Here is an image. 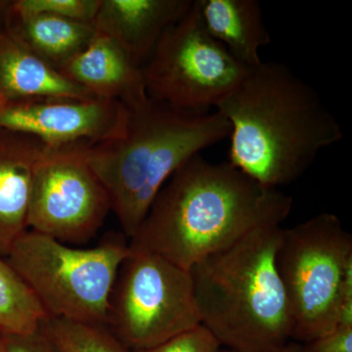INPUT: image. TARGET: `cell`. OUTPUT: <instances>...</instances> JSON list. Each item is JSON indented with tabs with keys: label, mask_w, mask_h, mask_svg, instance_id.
<instances>
[{
	"label": "cell",
	"mask_w": 352,
	"mask_h": 352,
	"mask_svg": "<svg viewBox=\"0 0 352 352\" xmlns=\"http://www.w3.org/2000/svg\"><path fill=\"white\" fill-rule=\"evenodd\" d=\"M293 203L292 197L266 188L228 162L210 163L199 154L157 194L129 248L190 270L254 229L281 226Z\"/></svg>",
	"instance_id": "cell-1"
},
{
	"label": "cell",
	"mask_w": 352,
	"mask_h": 352,
	"mask_svg": "<svg viewBox=\"0 0 352 352\" xmlns=\"http://www.w3.org/2000/svg\"><path fill=\"white\" fill-rule=\"evenodd\" d=\"M215 110L230 124L228 163L266 188L296 182L344 138L318 92L277 62L250 69Z\"/></svg>",
	"instance_id": "cell-2"
},
{
	"label": "cell",
	"mask_w": 352,
	"mask_h": 352,
	"mask_svg": "<svg viewBox=\"0 0 352 352\" xmlns=\"http://www.w3.org/2000/svg\"><path fill=\"white\" fill-rule=\"evenodd\" d=\"M129 109L120 135L82 144V150L131 239L173 173L203 150L228 138L230 124L217 110L188 112L151 98Z\"/></svg>",
	"instance_id": "cell-3"
},
{
	"label": "cell",
	"mask_w": 352,
	"mask_h": 352,
	"mask_svg": "<svg viewBox=\"0 0 352 352\" xmlns=\"http://www.w3.org/2000/svg\"><path fill=\"white\" fill-rule=\"evenodd\" d=\"M283 227L261 226L190 270L201 325L229 351L286 346L293 319L276 254Z\"/></svg>",
	"instance_id": "cell-4"
},
{
	"label": "cell",
	"mask_w": 352,
	"mask_h": 352,
	"mask_svg": "<svg viewBox=\"0 0 352 352\" xmlns=\"http://www.w3.org/2000/svg\"><path fill=\"white\" fill-rule=\"evenodd\" d=\"M129 254V245L122 235L80 249L28 230L6 258L48 317L106 326L113 284Z\"/></svg>",
	"instance_id": "cell-5"
},
{
	"label": "cell",
	"mask_w": 352,
	"mask_h": 352,
	"mask_svg": "<svg viewBox=\"0 0 352 352\" xmlns=\"http://www.w3.org/2000/svg\"><path fill=\"white\" fill-rule=\"evenodd\" d=\"M351 258V234L336 214L323 212L282 229L276 263L293 319L292 339L307 342L337 328Z\"/></svg>",
	"instance_id": "cell-6"
},
{
	"label": "cell",
	"mask_w": 352,
	"mask_h": 352,
	"mask_svg": "<svg viewBox=\"0 0 352 352\" xmlns=\"http://www.w3.org/2000/svg\"><path fill=\"white\" fill-rule=\"evenodd\" d=\"M201 325L190 270L129 248L109 302L106 327L127 351H144Z\"/></svg>",
	"instance_id": "cell-7"
},
{
	"label": "cell",
	"mask_w": 352,
	"mask_h": 352,
	"mask_svg": "<svg viewBox=\"0 0 352 352\" xmlns=\"http://www.w3.org/2000/svg\"><path fill=\"white\" fill-rule=\"evenodd\" d=\"M141 69L149 98L188 112L217 108L250 71L208 34L197 0Z\"/></svg>",
	"instance_id": "cell-8"
},
{
	"label": "cell",
	"mask_w": 352,
	"mask_h": 352,
	"mask_svg": "<svg viewBox=\"0 0 352 352\" xmlns=\"http://www.w3.org/2000/svg\"><path fill=\"white\" fill-rule=\"evenodd\" d=\"M82 145L43 146L32 173L28 226L65 244L91 239L111 212L107 191Z\"/></svg>",
	"instance_id": "cell-9"
},
{
	"label": "cell",
	"mask_w": 352,
	"mask_h": 352,
	"mask_svg": "<svg viewBox=\"0 0 352 352\" xmlns=\"http://www.w3.org/2000/svg\"><path fill=\"white\" fill-rule=\"evenodd\" d=\"M129 109L110 99H38L7 102L0 129L38 139L46 147L94 144L118 138Z\"/></svg>",
	"instance_id": "cell-10"
},
{
	"label": "cell",
	"mask_w": 352,
	"mask_h": 352,
	"mask_svg": "<svg viewBox=\"0 0 352 352\" xmlns=\"http://www.w3.org/2000/svg\"><path fill=\"white\" fill-rule=\"evenodd\" d=\"M193 3V0H100L92 24L142 67L164 32L182 20Z\"/></svg>",
	"instance_id": "cell-11"
},
{
	"label": "cell",
	"mask_w": 352,
	"mask_h": 352,
	"mask_svg": "<svg viewBox=\"0 0 352 352\" xmlns=\"http://www.w3.org/2000/svg\"><path fill=\"white\" fill-rule=\"evenodd\" d=\"M97 98L117 100L133 108L149 98L142 69L115 39L95 32L89 43L59 69Z\"/></svg>",
	"instance_id": "cell-12"
},
{
	"label": "cell",
	"mask_w": 352,
	"mask_h": 352,
	"mask_svg": "<svg viewBox=\"0 0 352 352\" xmlns=\"http://www.w3.org/2000/svg\"><path fill=\"white\" fill-rule=\"evenodd\" d=\"M43 146L32 136L0 129V254L4 258L29 230L32 173Z\"/></svg>",
	"instance_id": "cell-13"
},
{
	"label": "cell",
	"mask_w": 352,
	"mask_h": 352,
	"mask_svg": "<svg viewBox=\"0 0 352 352\" xmlns=\"http://www.w3.org/2000/svg\"><path fill=\"white\" fill-rule=\"evenodd\" d=\"M0 96L7 102L94 97L22 45L4 25L0 27Z\"/></svg>",
	"instance_id": "cell-14"
},
{
	"label": "cell",
	"mask_w": 352,
	"mask_h": 352,
	"mask_svg": "<svg viewBox=\"0 0 352 352\" xmlns=\"http://www.w3.org/2000/svg\"><path fill=\"white\" fill-rule=\"evenodd\" d=\"M197 3L208 34L237 61L250 69L263 62L259 51L271 38L256 0H197Z\"/></svg>",
	"instance_id": "cell-15"
},
{
	"label": "cell",
	"mask_w": 352,
	"mask_h": 352,
	"mask_svg": "<svg viewBox=\"0 0 352 352\" xmlns=\"http://www.w3.org/2000/svg\"><path fill=\"white\" fill-rule=\"evenodd\" d=\"M3 25L14 38L58 71L85 48L96 32L91 23L25 12L13 8L11 1Z\"/></svg>",
	"instance_id": "cell-16"
},
{
	"label": "cell",
	"mask_w": 352,
	"mask_h": 352,
	"mask_svg": "<svg viewBox=\"0 0 352 352\" xmlns=\"http://www.w3.org/2000/svg\"><path fill=\"white\" fill-rule=\"evenodd\" d=\"M47 317L34 292L0 254V333L34 332Z\"/></svg>",
	"instance_id": "cell-17"
},
{
	"label": "cell",
	"mask_w": 352,
	"mask_h": 352,
	"mask_svg": "<svg viewBox=\"0 0 352 352\" xmlns=\"http://www.w3.org/2000/svg\"><path fill=\"white\" fill-rule=\"evenodd\" d=\"M41 326L59 352H131L104 325L47 317Z\"/></svg>",
	"instance_id": "cell-18"
},
{
	"label": "cell",
	"mask_w": 352,
	"mask_h": 352,
	"mask_svg": "<svg viewBox=\"0 0 352 352\" xmlns=\"http://www.w3.org/2000/svg\"><path fill=\"white\" fill-rule=\"evenodd\" d=\"M100 0H13L11 6L30 13H43L78 22H94Z\"/></svg>",
	"instance_id": "cell-19"
},
{
	"label": "cell",
	"mask_w": 352,
	"mask_h": 352,
	"mask_svg": "<svg viewBox=\"0 0 352 352\" xmlns=\"http://www.w3.org/2000/svg\"><path fill=\"white\" fill-rule=\"evenodd\" d=\"M222 349L214 336L199 325L151 349L133 352H222Z\"/></svg>",
	"instance_id": "cell-20"
},
{
	"label": "cell",
	"mask_w": 352,
	"mask_h": 352,
	"mask_svg": "<svg viewBox=\"0 0 352 352\" xmlns=\"http://www.w3.org/2000/svg\"><path fill=\"white\" fill-rule=\"evenodd\" d=\"M6 352H59L43 326L25 335H1Z\"/></svg>",
	"instance_id": "cell-21"
},
{
	"label": "cell",
	"mask_w": 352,
	"mask_h": 352,
	"mask_svg": "<svg viewBox=\"0 0 352 352\" xmlns=\"http://www.w3.org/2000/svg\"><path fill=\"white\" fill-rule=\"evenodd\" d=\"M300 352H352V328L337 327L332 332L305 342Z\"/></svg>",
	"instance_id": "cell-22"
},
{
	"label": "cell",
	"mask_w": 352,
	"mask_h": 352,
	"mask_svg": "<svg viewBox=\"0 0 352 352\" xmlns=\"http://www.w3.org/2000/svg\"><path fill=\"white\" fill-rule=\"evenodd\" d=\"M222 352H237L229 351V349H222ZM263 352H300V346L298 344H293V342H288L286 346L280 347V349H273V351H263Z\"/></svg>",
	"instance_id": "cell-23"
},
{
	"label": "cell",
	"mask_w": 352,
	"mask_h": 352,
	"mask_svg": "<svg viewBox=\"0 0 352 352\" xmlns=\"http://www.w3.org/2000/svg\"><path fill=\"white\" fill-rule=\"evenodd\" d=\"M9 3H10V1H8V0H0V27L3 25L4 17H6Z\"/></svg>",
	"instance_id": "cell-24"
},
{
	"label": "cell",
	"mask_w": 352,
	"mask_h": 352,
	"mask_svg": "<svg viewBox=\"0 0 352 352\" xmlns=\"http://www.w3.org/2000/svg\"><path fill=\"white\" fill-rule=\"evenodd\" d=\"M6 104L7 101L6 99H4L3 97L0 96V113H1L2 110L6 107Z\"/></svg>",
	"instance_id": "cell-25"
},
{
	"label": "cell",
	"mask_w": 352,
	"mask_h": 352,
	"mask_svg": "<svg viewBox=\"0 0 352 352\" xmlns=\"http://www.w3.org/2000/svg\"><path fill=\"white\" fill-rule=\"evenodd\" d=\"M0 352H6V346H4V340L1 333H0Z\"/></svg>",
	"instance_id": "cell-26"
}]
</instances>
